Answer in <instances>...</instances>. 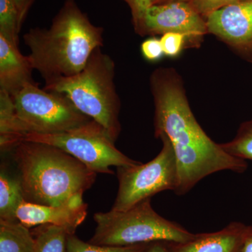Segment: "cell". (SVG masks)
I'll return each mask as SVG.
<instances>
[{"instance_id":"7a4b0ae2","label":"cell","mask_w":252,"mask_h":252,"mask_svg":"<svg viewBox=\"0 0 252 252\" xmlns=\"http://www.w3.org/2000/svg\"><path fill=\"white\" fill-rule=\"evenodd\" d=\"M104 29L94 26L74 0H67L49 28L23 35L34 70L47 81L80 72L94 50L104 45Z\"/></svg>"},{"instance_id":"cb8c5ba5","label":"cell","mask_w":252,"mask_h":252,"mask_svg":"<svg viewBox=\"0 0 252 252\" xmlns=\"http://www.w3.org/2000/svg\"><path fill=\"white\" fill-rule=\"evenodd\" d=\"M141 50L144 57L150 61H157L164 54L160 40L157 38H150L144 41Z\"/></svg>"},{"instance_id":"e0dca14e","label":"cell","mask_w":252,"mask_h":252,"mask_svg":"<svg viewBox=\"0 0 252 252\" xmlns=\"http://www.w3.org/2000/svg\"><path fill=\"white\" fill-rule=\"evenodd\" d=\"M34 252H67V230L54 225H39L34 232Z\"/></svg>"},{"instance_id":"8fae6325","label":"cell","mask_w":252,"mask_h":252,"mask_svg":"<svg viewBox=\"0 0 252 252\" xmlns=\"http://www.w3.org/2000/svg\"><path fill=\"white\" fill-rule=\"evenodd\" d=\"M88 205L83 195H77L59 206L24 203L18 208L16 218L28 228L50 224L61 227L69 235L75 234L78 227L85 220Z\"/></svg>"},{"instance_id":"7c38bea8","label":"cell","mask_w":252,"mask_h":252,"mask_svg":"<svg viewBox=\"0 0 252 252\" xmlns=\"http://www.w3.org/2000/svg\"><path fill=\"white\" fill-rule=\"evenodd\" d=\"M248 225L232 222L213 233L195 234L185 243H167L170 252H238Z\"/></svg>"},{"instance_id":"f1b7e54d","label":"cell","mask_w":252,"mask_h":252,"mask_svg":"<svg viewBox=\"0 0 252 252\" xmlns=\"http://www.w3.org/2000/svg\"><path fill=\"white\" fill-rule=\"evenodd\" d=\"M185 1H187V0H185Z\"/></svg>"},{"instance_id":"8992f818","label":"cell","mask_w":252,"mask_h":252,"mask_svg":"<svg viewBox=\"0 0 252 252\" xmlns=\"http://www.w3.org/2000/svg\"><path fill=\"white\" fill-rule=\"evenodd\" d=\"M23 141L50 144L62 149L97 174L113 175L114 172L110 167L131 166L141 163L120 152L104 127L94 120L66 132H31Z\"/></svg>"},{"instance_id":"ba28073f","label":"cell","mask_w":252,"mask_h":252,"mask_svg":"<svg viewBox=\"0 0 252 252\" xmlns=\"http://www.w3.org/2000/svg\"><path fill=\"white\" fill-rule=\"evenodd\" d=\"M160 153L145 164L117 167L119 190L112 211L124 212L164 190L175 191L178 171L173 147L165 137H160Z\"/></svg>"},{"instance_id":"30bf717a","label":"cell","mask_w":252,"mask_h":252,"mask_svg":"<svg viewBox=\"0 0 252 252\" xmlns=\"http://www.w3.org/2000/svg\"><path fill=\"white\" fill-rule=\"evenodd\" d=\"M208 32L252 62V0H240L205 18Z\"/></svg>"},{"instance_id":"484cf974","label":"cell","mask_w":252,"mask_h":252,"mask_svg":"<svg viewBox=\"0 0 252 252\" xmlns=\"http://www.w3.org/2000/svg\"><path fill=\"white\" fill-rule=\"evenodd\" d=\"M238 252H252V225H248L243 243Z\"/></svg>"},{"instance_id":"d6986e66","label":"cell","mask_w":252,"mask_h":252,"mask_svg":"<svg viewBox=\"0 0 252 252\" xmlns=\"http://www.w3.org/2000/svg\"><path fill=\"white\" fill-rule=\"evenodd\" d=\"M220 146L233 157L252 160V120L242 124L235 138Z\"/></svg>"},{"instance_id":"5b68a950","label":"cell","mask_w":252,"mask_h":252,"mask_svg":"<svg viewBox=\"0 0 252 252\" xmlns=\"http://www.w3.org/2000/svg\"><path fill=\"white\" fill-rule=\"evenodd\" d=\"M97 226L89 243L107 246H130L162 241L185 243L195 234L166 220L152 208L151 198L124 212L110 210L94 215Z\"/></svg>"},{"instance_id":"4316f807","label":"cell","mask_w":252,"mask_h":252,"mask_svg":"<svg viewBox=\"0 0 252 252\" xmlns=\"http://www.w3.org/2000/svg\"><path fill=\"white\" fill-rule=\"evenodd\" d=\"M145 252H170L168 243L162 241L149 243Z\"/></svg>"},{"instance_id":"44dd1931","label":"cell","mask_w":252,"mask_h":252,"mask_svg":"<svg viewBox=\"0 0 252 252\" xmlns=\"http://www.w3.org/2000/svg\"><path fill=\"white\" fill-rule=\"evenodd\" d=\"M131 10L132 23L136 32L143 35V23L147 10L152 6L151 0H124Z\"/></svg>"},{"instance_id":"603a6c76","label":"cell","mask_w":252,"mask_h":252,"mask_svg":"<svg viewBox=\"0 0 252 252\" xmlns=\"http://www.w3.org/2000/svg\"><path fill=\"white\" fill-rule=\"evenodd\" d=\"M239 1L240 0H187L205 18L212 12Z\"/></svg>"},{"instance_id":"9a60e30c","label":"cell","mask_w":252,"mask_h":252,"mask_svg":"<svg viewBox=\"0 0 252 252\" xmlns=\"http://www.w3.org/2000/svg\"><path fill=\"white\" fill-rule=\"evenodd\" d=\"M19 220H0V252H34L35 240Z\"/></svg>"},{"instance_id":"3957f363","label":"cell","mask_w":252,"mask_h":252,"mask_svg":"<svg viewBox=\"0 0 252 252\" xmlns=\"http://www.w3.org/2000/svg\"><path fill=\"white\" fill-rule=\"evenodd\" d=\"M12 151L28 203L59 206L83 195L95 181L96 172L50 144L23 141Z\"/></svg>"},{"instance_id":"ffe728a7","label":"cell","mask_w":252,"mask_h":252,"mask_svg":"<svg viewBox=\"0 0 252 252\" xmlns=\"http://www.w3.org/2000/svg\"><path fill=\"white\" fill-rule=\"evenodd\" d=\"M149 243L130 246H107L86 243L75 234L69 235L67 238V252H145Z\"/></svg>"},{"instance_id":"d4e9b609","label":"cell","mask_w":252,"mask_h":252,"mask_svg":"<svg viewBox=\"0 0 252 252\" xmlns=\"http://www.w3.org/2000/svg\"><path fill=\"white\" fill-rule=\"evenodd\" d=\"M13 1H14L15 4L19 11L21 21L23 23L25 18L27 16L28 11L31 9L34 0H13Z\"/></svg>"},{"instance_id":"2e32d148","label":"cell","mask_w":252,"mask_h":252,"mask_svg":"<svg viewBox=\"0 0 252 252\" xmlns=\"http://www.w3.org/2000/svg\"><path fill=\"white\" fill-rule=\"evenodd\" d=\"M26 201L18 177H14L1 167L0 172V220H18L16 213Z\"/></svg>"},{"instance_id":"277c9868","label":"cell","mask_w":252,"mask_h":252,"mask_svg":"<svg viewBox=\"0 0 252 252\" xmlns=\"http://www.w3.org/2000/svg\"><path fill=\"white\" fill-rule=\"evenodd\" d=\"M102 47L94 50L80 72L45 81L44 89L65 94L83 114L104 127L114 142L121 133V101L116 89L115 63Z\"/></svg>"},{"instance_id":"9c48e42d","label":"cell","mask_w":252,"mask_h":252,"mask_svg":"<svg viewBox=\"0 0 252 252\" xmlns=\"http://www.w3.org/2000/svg\"><path fill=\"white\" fill-rule=\"evenodd\" d=\"M180 33L187 39L200 43L208 32L205 18L189 1L176 0L152 5L144 18L143 35Z\"/></svg>"},{"instance_id":"5bb4252c","label":"cell","mask_w":252,"mask_h":252,"mask_svg":"<svg viewBox=\"0 0 252 252\" xmlns=\"http://www.w3.org/2000/svg\"><path fill=\"white\" fill-rule=\"evenodd\" d=\"M29 130L18 117L12 97L0 90V147L1 152L13 150L28 134Z\"/></svg>"},{"instance_id":"4fadbf2b","label":"cell","mask_w":252,"mask_h":252,"mask_svg":"<svg viewBox=\"0 0 252 252\" xmlns=\"http://www.w3.org/2000/svg\"><path fill=\"white\" fill-rule=\"evenodd\" d=\"M29 58L21 54L18 45L0 34V90L14 96L28 83L34 82Z\"/></svg>"},{"instance_id":"7402d4cb","label":"cell","mask_w":252,"mask_h":252,"mask_svg":"<svg viewBox=\"0 0 252 252\" xmlns=\"http://www.w3.org/2000/svg\"><path fill=\"white\" fill-rule=\"evenodd\" d=\"M186 39L187 36L180 33L167 32L162 34L160 40L164 54L170 57L177 56L185 45Z\"/></svg>"},{"instance_id":"6da1fadb","label":"cell","mask_w":252,"mask_h":252,"mask_svg":"<svg viewBox=\"0 0 252 252\" xmlns=\"http://www.w3.org/2000/svg\"><path fill=\"white\" fill-rule=\"evenodd\" d=\"M157 138L170 140L177 160L178 185L175 193L185 195L200 181L215 172L243 173L245 160L230 155L207 136L189 106L182 79L170 68L156 69L150 77Z\"/></svg>"},{"instance_id":"52a82bcc","label":"cell","mask_w":252,"mask_h":252,"mask_svg":"<svg viewBox=\"0 0 252 252\" xmlns=\"http://www.w3.org/2000/svg\"><path fill=\"white\" fill-rule=\"evenodd\" d=\"M11 97L18 117L30 133L66 132L93 120L81 112L65 94L41 89L35 82L26 84Z\"/></svg>"},{"instance_id":"ac0fdd59","label":"cell","mask_w":252,"mask_h":252,"mask_svg":"<svg viewBox=\"0 0 252 252\" xmlns=\"http://www.w3.org/2000/svg\"><path fill=\"white\" fill-rule=\"evenodd\" d=\"M22 23L14 1L0 0V34L18 45V34Z\"/></svg>"},{"instance_id":"83f0119b","label":"cell","mask_w":252,"mask_h":252,"mask_svg":"<svg viewBox=\"0 0 252 252\" xmlns=\"http://www.w3.org/2000/svg\"><path fill=\"white\" fill-rule=\"evenodd\" d=\"M152 5L163 4L169 1H176V0H151ZM185 1V0H183Z\"/></svg>"}]
</instances>
